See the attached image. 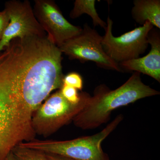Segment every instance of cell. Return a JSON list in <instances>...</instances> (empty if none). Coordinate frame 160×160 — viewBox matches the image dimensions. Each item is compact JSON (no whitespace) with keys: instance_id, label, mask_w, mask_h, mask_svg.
<instances>
[{"instance_id":"obj_11","label":"cell","mask_w":160,"mask_h":160,"mask_svg":"<svg viewBox=\"0 0 160 160\" xmlns=\"http://www.w3.org/2000/svg\"><path fill=\"white\" fill-rule=\"evenodd\" d=\"M95 3V0H76L74 7L69 14L70 17L75 19L85 13L89 15L92 19L94 27L99 26L105 30L107 23L100 18L96 9Z\"/></svg>"},{"instance_id":"obj_8","label":"cell","mask_w":160,"mask_h":160,"mask_svg":"<svg viewBox=\"0 0 160 160\" xmlns=\"http://www.w3.org/2000/svg\"><path fill=\"white\" fill-rule=\"evenodd\" d=\"M35 16L46 32L49 42L58 47L81 33L82 28L69 22L54 1L36 0Z\"/></svg>"},{"instance_id":"obj_1","label":"cell","mask_w":160,"mask_h":160,"mask_svg":"<svg viewBox=\"0 0 160 160\" xmlns=\"http://www.w3.org/2000/svg\"><path fill=\"white\" fill-rule=\"evenodd\" d=\"M159 94V91L144 84L141 74L134 72L126 82L114 90H110L105 84L97 86L89 103L72 121L75 126L84 130L95 129L107 122L115 109Z\"/></svg>"},{"instance_id":"obj_9","label":"cell","mask_w":160,"mask_h":160,"mask_svg":"<svg viewBox=\"0 0 160 160\" xmlns=\"http://www.w3.org/2000/svg\"><path fill=\"white\" fill-rule=\"evenodd\" d=\"M147 41L151 46L149 53L145 56L123 62L119 64L123 71H134L153 78L160 82V32L154 27L149 32Z\"/></svg>"},{"instance_id":"obj_10","label":"cell","mask_w":160,"mask_h":160,"mask_svg":"<svg viewBox=\"0 0 160 160\" xmlns=\"http://www.w3.org/2000/svg\"><path fill=\"white\" fill-rule=\"evenodd\" d=\"M132 15L136 22L142 26L149 22L160 29V0H135Z\"/></svg>"},{"instance_id":"obj_18","label":"cell","mask_w":160,"mask_h":160,"mask_svg":"<svg viewBox=\"0 0 160 160\" xmlns=\"http://www.w3.org/2000/svg\"><path fill=\"white\" fill-rule=\"evenodd\" d=\"M7 50H6V49L5 50H4V52H2V53H1V54H0V61L3 58L6 56V55L7 54Z\"/></svg>"},{"instance_id":"obj_5","label":"cell","mask_w":160,"mask_h":160,"mask_svg":"<svg viewBox=\"0 0 160 160\" xmlns=\"http://www.w3.org/2000/svg\"><path fill=\"white\" fill-rule=\"evenodd\" d=\"M107 28L102 37V44L106 55L115 62L119 64L139 58L149 46L147 36L154 26L146 22L142 26L126 32L119 37L112 33L113 22L109 17L107 19Z\"/></svg>"},{"instance_id":"obj_7","label":"cell","mask_w":160,"mask_h":160,"mask_svg":"<svg viewBox=\"0 0 160 160\" xmlns=\"http://www.w3.org/2000/svg\"><path fill=\"white\" fill-rule=\"evenodd\" d=\"M5 9L9 22L0 41V54L14 39L32 36L46 37V32L35 16L29 1H9Z\"/></svg>"},{"instance_id":"obj_6","label":"cell","mask_w":160,"mask_h":160,"mask_svg":"<svg viewBox=\"0 0 160 160\" xmlns=\"http://www.w3.org/2000/svg\"><path fill=\"white\" fill-rule=\"evenodd\" d=\"M102 37L86 23L79 34L66 41L58 48L72 60L92 61L103 69L122 72L117 63L105 53L102 46Z\"/></svg>"},{"instance_id":"obj_3","label":"cell","mask_w":160,"mask_h":160,"mask_svg":"<svg viewBox=\"0 0 160 160\" xmlns=\"http://www.w3.org/2000/svg\"><path fill=\"white\" fill-rule=\"evenodd\" d=\"M123 119L122 115H118L102 131L89 136L67 141L34 139L19 145L75 160H110L108 155L102 149V142Z\"/></svg>"},{"instance_id":"obj_16","label":"cell","mask_w":160,"mask_h":160,"mask_svg":"<svg viewBox=\"0 0 160 160\" xmlns=\"http://www.w3.org/2000/svg\"><path fill=\"white\" fill-rule=\"evenodd\" d=\"M45 153L48 160H75L60 155L46 152Z\"/></svg>"},{"instance_id":"obj_14","label":"cell","mask_w":160,"mask_h":160,"mask_svg":"<svg viewBox=\"0 0 160 160\" xmlns=\"http://www.w3.org/2000/svg\"><path fill=\"white\" fill-rule=\"evenodd\" d=\"M63 97L69 102L76 104L81 99V93H78V90L75 88L62 84L59 89Z\"/></svg>"},{"instance_id":"obj_15","label":"cell","mask_w":160,"mask_h":160,"mask_svg":"<svg viewBox=\"0 0 160 160\" xmlns=\"http://www.w3.org/2000/svg\"><path fill=\"white\" fill-rule=\"evenodd\" d=\"M9 22V16L5 9L0 12V41Z\"/></svg>"},{"instance_id":"obj_2","label":"cell","mask_w":160,"mask_h":160,"mask_svg":"<svg viewBox=\"0 0 160 160\" xmlns=\"http://www.w3.org/2000/svg\"><path fill=\"white\" fill-rule=\"evenodd\" d=\"M34 112L0 86V160H5L16 146L34 139Z\"/></svg>"},{"instance_id":"obj_17","label":"cell","mask_w":160,"mask_h":160,"mask_svg":"<svg viewBox=\"0 0 160 160\" xmlns=\"http://www.w3.org/2000/svg\"><path fill=\"white\" fill-rule=\"evenodd\" d=\"M5 160H15L13 154H12V152H10L9 155L6 158V159Z\"/></svg>"},{"instance_id":"obj_12","label":"cell","mask_w":160,"mask_h":160,"mask_svg":"<svg viewBox=\"0 0 160 160\" xmlns=\"http://www.w3.org/2000/svg\"><path fill=\"white\" fill-rule=\"evenodd\" d=\"M15 160H48L45 152L23 146H16L12 149Z\"/></svg>"},{"instance_id":"obj_13","label":"cell","mask_w":160,"mask_h":160,"mask_svg":"<svg viewBox=\"0 0 160 160\" xmlns=\"http://www.w3.org/2000/svg\"><path fill=\"white\" fill-rule=\"evenodd\" d=\"M62 84L82 91L83 87V79L78 72H71L64 76Z\"/></svg>"},{"instance_id":"obj_4","label":"cell","mask_w":160,"mask_h":160,"mask_svg":"<svg viewBox=\"0 0 160 160\" xmlns=\"http://www.w3.org/2000/svg\"><path fill=\"white\" fill-rule=\"evenodd\" d=\"M80 93L81 99L76 104L68 102L59 90L49 96L32 118V128L36 135L49 136L72 121L87 106L91 98V96L85 92Z\"/></svg>"}]
</instances>
